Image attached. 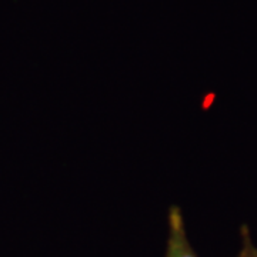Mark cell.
Here are the masks:
<instances>
[{"label": "cell", "instance_id": "obj_1", "mask_svg": "<svg viewBox=\"0 0 257 257\" xmlns=\"http://www.w3.org/2000/svg\"><path fill=\"white\" fill-rule=\"evenodd\" d=\"M167 224L169 236L165 257H199L189 241L183 213L179 206H170L167 214Z\"/></svg>", "mask_w": 257, "mask_h": 257}, {"label": "cell", "instance_id": "obj_2", "mask_svg": "<svg viewBox=\"0 0 257 257\" xmlns=\"http://www.w3.org/2000/svg\"><path fill=\"white\" fill-rule=\"evenodd\" d=\"M240 234H241V247L236 257H257V247L250 237V230L247 226H241Z\"/></svg>", "mask_w": 257, "mask_h": 257}]
</instances>
